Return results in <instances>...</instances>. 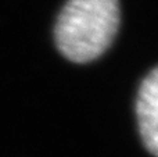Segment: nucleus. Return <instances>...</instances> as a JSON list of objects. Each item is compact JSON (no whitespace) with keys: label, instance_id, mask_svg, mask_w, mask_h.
<instances>
[{"label":"nucleus","instance_id":"obj_1","mask_svg":"<svg viewBox=\"0 0 158 157\" xmlns=\"http://www.w3.org/2000/svg\"><path fill=\"white\" fill-rule=\"evenodd\" d=\"M119 15L118 0H68L54 27L58 52L78 64L98 58L117 35Z\"/></svg>","mask_w":158,"mask_h":157},{"label":"nucleus","instance_id":"obj_2","mask_svg":"<svg viewBox=\"0 0 158 157\" xmlns=\"http://www.w3.org/2000/svg\"><path fill=\"white\" fill-rule=\"evenodd\" d=\"M136 116L146 149L158 157V67L140 85L136 100Z\"/></svg>","mask_w":158,"mask_h":157}]
</instances>
